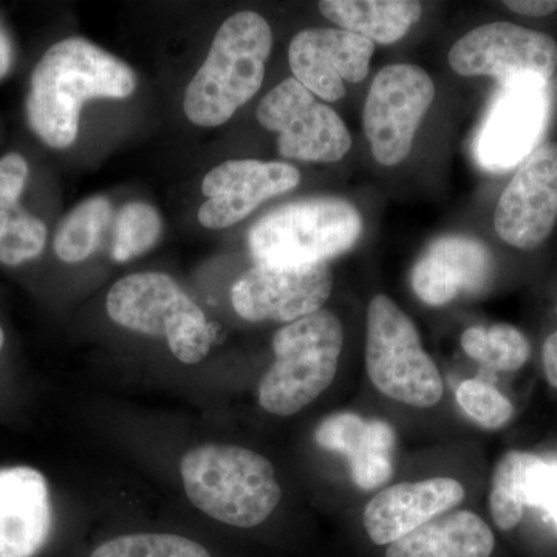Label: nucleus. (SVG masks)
<instances>
[{
  "mask_svg": "<svg viewBox=\"0 0 557 557\" xmlns=\"http://www.w3.org/2000/svg\"><path fill=\"white\" fill-rule=\"evenodd\" d=\"M137 89L134 70L83 38L54 44L32 73L27 121L40 141L65 149L78 137L81 109L89 100H123Z\"/></svg>",
  "mask_w": 557,
  "mask_h": 557,
  "instance_id": "1",
  "label": "nucleus"
},
{
  "mask_svg": "<svg viewBox=\"0 0 557 557\" xmlns=\"http://www.w3.org/2000/svg\"><path fill=\"white\" fill-rule=\"evenodd\" d=\"M273 50L269 22L255 11H240L223 22L207 60L186 87L183 109L194 124L222 126L262 86Z\"/></svg>",
  "mask_w": 557,
  "mask_h": 557,
  "instance_id": "2",
  "label": "nucleus"
},
{
  "mask_svg": "<svg viewBox=\"0 0 557 557\" xmlns=\"http://www.w3.org/2000/svg\"><path fill=\"white\" fill-rule=\"evenodd\" d=\"M186 496L219 522L252 528L273 515L282 498L273 465L239 446L203 445L180 465Z\"/></svg>",
  "mask_w": 557,
  "mask_h": 557,
  "instance_id": "3",
  "label": "nucleus"
},
{
  "mask_svg": "<svg viewBox=\"0 0 557 557\" xmlns=\"http://www.w3.org/2000/svg\"><path fill=\"white\" fill-rule=\"evenodd\" d=\"M361 234L362 218L350 201L313 197L258 220L249 231L248 248L256 265L306 269L344 255Z\"/></svg>",
  "mask_w": 557,
  "mask_h": 557,
  "instance_id": "4",
  "label": "nucleus"
},
{
  "mask_svg": "<svg viewBox=\"0 0 557 557\" xmlns=\"http://www.w3.org/2000/svg\"><path fill=\"white\" fill-rule=\"evenodd\" d=\"M343 346V324L329 310L278 330L273 338L276 358L259 383V405L278 417L307 408L335 380Z\"/></svg>",
  "mask_w": 557,
  "mask_h": 557,
  "instance_id": "5",
  "label": "nucleus"
},
{
  "mask_svg": "<svg viewBox=\"0 0 557 557\" xmlns=\"http://www.w3.org/2000/svg\"><path fill=\"white\" fill-rule=\"evenodd\" d=\"M112 321L134 332L166 338L172 354L197 364L207 357L212 332L200 307L163 273H137L121 278L108 295Z\"/></svg>",
  "mask_w": 557,
  "mask_h": 557,
  "instance_id": "6",
  "label": "nucleus"
},
{
  "mask_svg": "<svg viewBox=\"0 0 557 557\" xmlns=\"http://www.w3.org/2000/svg\"><path fill=\"white\" fill-rule=\"evenodd\" d=\"M366 369L373 386L394 401L428 409L443 397V379L412 319L384 295L370 300Z\"/></svg>",
  "mask_w": 557,
  "mask_h": 557,
  "instance_id": "7",
  "label": "nucleus"
},
{
  "mask_svg": "<svg viewBox=\"0 0 557 557\" xmlns=\"http://www.w3.org/2000/svg\"><path fill=\"white\" fill-rule=\"evenodd\" d=\"M435 98L434 81L412 64L380 70L370 86L362 124L373 157L383 166L408 159L421 121Z\"/></svg>",
  "mask_w": 557,
  "mask_h": 557,
  "instance_id": "8",
  "label": "nucleus"
},
{
  "mask_svg": "<svg viewBox=\"0 0 557 557\" xmlns=\"http://www.w3.org/2000/svg\"><path fill=\"white\" fill-rule=\"evenodd\" d=\"M258 120L276 132L285 159L335 163L351 148L350 132L338 113L295 78L282 81L262 98Z\"/></svg>",
  "mask_w": 557,
  "mask_h": 557,
  "instance_id": "9",
  "label": "nucleus"
},
{
  "mask_svg": "<svg viewBox=\"0 0 557 557\" xmlns=\"http://www.w3.org/2000/svg\"><path fill=\"white\" fill-rule=\"evenodd\" d=\"M448 61L458 75L491 76L502 86L528 79L548 83L557 69V44L545 33L491 22L458 39Z\"/></svg>",
  "mask_w": 557,
  "mask_h": 557,
  "instance_id": "10",
  "label": "nucleus"
},
{
  "mask_svg": "<svg viewBox=\"0 0 557 557\" xmlns=\"http://www.w3.org/2000/svg\"><path fill=\"white\" fill-rule=\"evenodd\" d=\"M549 109L548 83L544 81L502 86L475 137L474 156L480 166L505 172L523 163L544 137Z\"/></svg>",
  "mask_w": 557,
  "mask_h": 557,
  "instance_id": "11",
  "label": "nucleus"
},
{
  "mask_svg": "<svg viewBox=\"0 0 557 557\" xmlns=\"http://www.w3.org/2000/svg\"><path fill=\"white\" fill-rule=\"evenodd\" d=\"M333 289L327 263L306 269H276L255 265L242 274L231 289V300L239 317L251 322H284L322 310Z\"/></svg>",
  "mask_w": 557,
  "mask_h": 557,
  "instance_id": "12",
  "label": "nucleus"
},
{
  "mask_svg": "<svg viewBox=\"0 0 557 557\" xmlns=\"http://www.w3.org/2000/svg\"><path fill=\"white\" fill-rule=\"evenodd\" d=\"M557 222V143L539 146L498 199L494 228L511 247L533 249Z\"/></svg>",
  "mask_w": 557,
  "mask_h": 557,
  "instance_id": "13",
  "label": "nucleus"
},
{
  "mask_svg": "<svg viewBox=\"0 0 557 557\" xmlns=\"http://www.w3.org/2000/svg\"><path fill=\"white\" fill-rule=\"evenodd\" d=\"M375 44L343 28H309L289 44L288 62L295 79L329 102L346 95V84L368 78Z\"/></svg>",
  "mask_w": 557,
  "mask_h": 557,
  "instance_id": "14",
  "label": "nucleus"
},
{
  "mask_svg": "<svg viewBox=\"0 0 557 557\" xmlns=\"http://www.w3.org/2000/svg\"><path fill=\"white\" fill-rule=\"evenodd\" d=\"M299 182V171L281 161H225L209 171L201 183L207 201L199 209V222L209 230L228 228L263 201L295 189Z\"/></svg>",
  "mask_w": 557,
  "mask_h": 557,
  "instance_id": "15",
  "label": "nucleus"
},
{
  "mask_svg": "<svg viewBox=\"0 0 557 557\" xmlns=\"http://www.w3.org/2000/svg\"><path fill=\"white\" fill-rule=\"evenodd\" d=\"M494 262L482 242L465 236L443 237L421 256L410 284L426 306L442 307L461 293L474 295L493 277Z\"/></svg>",
  "mask_w": 557,
  "mask_h": 557,
  "instance_id": "16",
  "label": "nucleus"
},
{
  "mask_svg": "<svg viewBox=\"0 0 557 557\" xmlns=\"http://www.w3.org/2000/svg\"><path fill=\"white\" fill-rule=\"evenodd\" d=\"M463 498L465 487L454 479L398 483L369 502L362 522L373 544L391 545L456 508Z\"/></svg>",
  "mask_w": 557,
  "mask_h": 557,
  "instance_id": "17",
  "label": "nucleus"
},
{
  "mask_svg": "<svg viewBox=\"0 0 557 557\" xmlns=\"http://www.w3.org/2000/svg\"><path fill=\"white\" fill-rule=\"evenodd\" d=\"M51 530L47 480L36 469H0V557H33Z\"/></svg>",
  "mask_w": 557,
  "mask_h": 557,
  "instance_id": "18",
  "label": "nucleus"
},
{
  "mask_svg": "<svg viewBox=\"0 0 557 557\" xmlns=\"http://www.w3.org/2000/svg\"><path fill=\"white\" fill-rule=\"evenodd\" d=\"M314 440L322 449L344 456L355 485L376 490L394 474L397 435L383 420H366L358 413H333L321 421Z\"/></svg>",
  "mask_w": 557,
  "mask_h": 557,
  "instance_id": "19",
  "label": "nucleus"
},
{
  "mask_svg": "<svg viewBox=\"0 0 557 557\" xmlns=\"http://www.w3.org/2000/svg\"><path fill=\"white\" fill-rule=\"evenodd\" d=\"M493 531L472 511L440 516L388 545L386 557H490Z\"/></svg>",
  "mask_w": 557,
  "mask_h": 557,
  "instance_id": "20",
  "label": "nucleus"
},
{
  "mask_svg": "<svg viewBox=\"0 0 557 557\" xmlns=\"http://www.w3.org/2000/svg\"><path fill=\"white\" fill-rule=\"evenodd\" d=\"M319 11L343 30L391 46L420 21L423 7L416 0H324Z\"/></svg>",
  "mask_w": 557,
  "mask_h": 557,
  "instance_id": "21",
  "label": "nucleus"
},
{
  "mask_svg": "<svg viewBox=\"0 0 557 557\" xmlns=\"http://www.w3.org/2000/svg\"><path fill=\"white\" fill-rule=\"evenodd\" d=\"M112 218V205L106 197H91L79 203L62 220L54 236V252L64 262L89 258L100 245Z\"/></svg>",
  "mask_w": 557,
  "mask_h": 557,
  "instance_id": "22",
  "label": "nucleus"
},
{
  "mask_svg": "<svg viewBox=\"0 0 557 557\" xmlns=\"http://www.w3.org/2000/svg\"><path fill=\"white\" fill-rule=\"evenodd\" d=\"M461 347L469 358L494 372H516L525 366L531 354L527 336L509 324L465 330Z\"/></svg>",
  "mask_w": 557,
  "mask_h": 557,
  "instance_id": "23",
  "label": "nucleus"
},
{
  "mask_svg": "<svg viewBox=\"0 0 557 557\" xmlns=\"http://www.w3.org/2000/svg\"><path fill=\"white\" fill-rule=\"evenodd\" d=\"M537 456L522 450H509L494 469L490 493V509L494 523L500 530L518 527L525 508V483Z\"/></svg>",
  "mask_w": 557,
  "mask_h": 557,
  "instance_id": "24",
  "label": "nucleus"
},
{
  "mask_svg": "<svg viewBox=\"0 0 557 557\" xmlns=\"http://www.w3.org/2000/svg\"><path fill=\"white\" fill-rule=\"evenodd\" d=\"M163 222L152 205L134 201L120 209L113 231L112 258L116 262L138 258L159 242Z\"/></svg>",
  "mask_w": 557,
  "mask_h": 557,
  "instance_id": "25",
  "label": "nucleus"
},
{
  "mask_svg": "<svg viewBox=\"0 0 557 557\" xmlns=\"http://www.w3.org/2000/svg\"><path fill=\"white\" fill-rule=\"evenodd\" d=\"M90 557H211L207 548L174 534H131L100 545Z\"/></svg>",
  "mask_w": 557,
  "mask_h": 557,
  "instance_id": "26",
  "label": "nucleus"
},
{
  "mask_svg": "<svg viewBox=\"0 0 557 557\" xmlns=\"http://www.w3.org/2000/svg\"><path fill=\"white\" fill-rule=\"evenodd\" d=\"M457 401L475 423L485 429L502 428L512 417L511 401L490 381H463L457 388Z\"/></svg>",
  "mask_w": 557,
  "mask_h": 557,
  "instance_id": "27",
  "label": "nucleus"
},
{
  "mask_svg": "<svg viewBox=\"0 0 557 557\" xmlns=\"http://www.w3.org/2000/svg\"><path fill=\"white\" fill-rule=\"evenodd\" d=\"M46 242L47 226L42 220L20 212L11 218L9 228L0 237V263L16 267L38 258Z\"/></svg>",
  "mask_w": 557,
  "mask_h": 557,
  "instance_id": "28",
  "label": "nucleus"
},
{
  "mask_svg": "<svg viewBox=\"0 0 557 557\" xmlns=\"http://www.w3.org/2000/svg\"><path fill=\"white\" fill-rule=\"evenodd\" d=\"M525 505L547 512L557 528V463L539 458L531 467L525 483Z\"/></svg>",
  "mask_w": 557,
  "mask_h": 557,
  "instance_id": "29",
  "label": "nucleus"
},
{
  "mask_svg": "<svg viewBox=\"0 0 557 557\" xmlns=\"http://www.w3.org/2000/svg\"><path fill=\"white\" fill-rule=\"evenodd\" d=\"M28 177V164L20 153H9L0 159V211L16 209Z\"/></svg>",
  "mask_w": 557,
  "mask_h": 557,
  "instance_id": "30",
  "label": "nucleus"
},
{
  "mask_svg": "<svg viewBox=\"0 0 557 557\" xmlns=\"http://www.w3.org/2000/svg\"><path fill=\"white\" fill-rule=\"evenodd\" d=\"M505 5L515 13L522 16L544 17L555 13L557 10V0H509Z\"/></svg>",
  "mask_w": 557,
  "mask_h": 557,
  "instance_id": "31",
  "label": "nucleus"
},
{
  "mask_svg": "<svg viewBox=\"0 0 557 557\" xmlns=\"http://www.w3.org/2000/svg\"><path fill=\"white\" fill-rule=\"evenodd\" d=\"M542 362L549 386L557 388V330L549 335L542 348Z\"/></svg>",
  "mask_w": 557,
  "mask_h": 557,
  "instance_id": "32",
  "label": "nucleus"
},
{
  "mask_svg": "<svg viewBox=\"0 0 557 557\" xmlns=\"http://www.w3.org/2000/svg\"><path fill=\"white\" fill-rule=\"evenodd\" d=\"M13 58V42H11L9 33L0 24V79L9 75Z\"/></svg>",
  "mask_w": 557,
  "mask_h": 557,
  "instance_id": "33",
  "label": "nucleus"
},
{
  "mask_svg": "<svg viewBox=\"0 0 557 557\" xmlns=\"http://www.w3.org/2000/svg\"><path fill=\"white\" fill-rule=\"evenodd\" d=\"M11 212H3L0 211V237L5 234L7 228H9L10 222H11Z\"/></svg>",
  "mask_w": 557,
  "mask_h": 557,
  "instance_id": "34",
  "label": "nucleus"
},
{
  "mask_svg": "<svg viewBox=\"0 0 557 557\" xmlns=\"http://www.w3.org/2000/svg\"><path fill=\"white\" fill-rule=\"evenodd\" d=\"M3 343H5V335H3V330L0 327V350H2Z\"/></svg>",
  "mask_w": 557,
  "mask_h": 557,
  "instance_id": "35",
  "label": "nucleus"
}]
</instances>
